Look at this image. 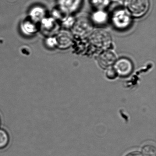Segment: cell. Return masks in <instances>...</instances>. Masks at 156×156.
Wrapping results in <instances>:
<instances>
[{
	"label": "cell",
	"mask_w": 156,
	"mask_h": 156,
	"mask_svg": "<svg viewBox=\"0 0 156 156\" xmlns=\"http://www.w3.org/2000/svg\"><path fill=\"white\" fill-rule=\"evenodd\" d=\"M75 19H74L73 17L68 15L64 20L62 21L63 24L64 26L67 28H71L74 23Z\"/></svg>",
	"instance_id": "cell-13"
},
{
	"label": "cell",
	"mask_w": 156,
	"mask_h": 156,
	"mask_svg": "<svg viewBox=\"0 0 156 156\" xmlns=\"http://www.w3.org/2000/svg\"><path fill=\"white\" fill-rule=\"evenodd\" d=\"M109 6V18L113 25L116 29L123 30L126 29L131 22V16L125 9L117 2L110 3Z\"/></svg>",
	"instance_id": "cell-1"
},
{
	"label": "cell",
	"mask_w": 156,
	"mask_h": 156,
	"mask_svg": "<svg viewBox=\"0 0 156 156\" xmlns=\"http://www.w3.org/2000/svg\"><path fill=\"white\" fill-rule=\"evenodd\" d=\"M106 75L107 77L110 80H114L118 76L115 70L113 67L108 68L106 73Z\"/></svg>",
	"instance_id": "cell-14"
},
{
	"label": "cell",
	"mask_w": 156,
	"mask_h": 156,
	"mask_svg": "<svg viewBox=\"0 0 156 156\" xmlns=\"http://www.w3.org/2000/svg\"><path fill=\"white\" fill-rule=\"evenodd\" d=\"M0 124H1V118H0Z\"/></svg>",
	"instance_id": "cell-16"
},
{
	"label": "cell",
	"mask_w": 156,
	"mask_h": 156,
	"mask_svg": "<svg viewBox=\"0 0 156 156\" xmlns=\"http://www.w3.org/2000/svg\"><path fill=\"white\" fill-rule=\"evenodd\" d=\"M9 141V134L6 130L0 129V149L7 147Z\"/></svg>",
	"instance_id": "cell-12"
},
{
	"label": "cell",
	"mask_w": 156,
	"mask_h": 156,
	"mask_svg": "<svg viewBox=\"0 0 156 156\" xmlns=\"http://www.w3.org/2000/svg\"><path fill=\"white\" fill-rule=\"evenodd\" d=\"M115 54L110 50L102 51L98 57V62L103 68L112 67L117 61Z\"/></svg>",
	"instance_id": "cell-6"
},
{
	"label": "cell",
	"mask_w": 156,
	"mask_h": 156,
	"mask_svg": "<svg viewBox=\"0 0 156 156\" xmlns=\"http://www.w3.org/2000/svg\"><path fill=\"white\" fill-rule=\"evenodd\" d=\"M125 9L131 16L139 18L144 16L149 9V0H125Z\"/></svg>",
	"instance_id": "cell-4"
},
{
	"label": "cell",
	"mask_w": 156,
	"mask_h": 156,
	"mask_svg": "<svg viewBox=\"0 0 156 156\" xmlns=\"http://www.w3.org/2000/svg\"><path fill=\"white\" fill-rule=\"evenodd\" d=\"M88 44L94 49L101 51L109 50L112 45V39L108 32L97 30L92 32L88 37Z\"/></svg>",
	"instance_id": "cell-2"
},
{
	"label": "cell",
	"mask_w": 156,
	"mask_h": 156,
	"mask_svg": "<svg viewBox=\"0 0 156 156\" xmlns=\"http://www.w3.org/2000/svg\"><path fill=\"white\" fill-rule=\"evenodd\" d=\"M82 2V0H61V10L69 15L79 9Z\"/></svg>",
	"instance_id": "cell-8"
},
{
	"label": "cell",
	"mask_w": 156,
	"mask_h": 156,
	"mask_svg": "<svg viewBox=\"0 0 156 156\" xmlns=\"http://www.w3.org/2000/svg\"><path fill=\"white\" fill-rule=\"evenodd\" d=\"M125 156H143L141 152L137 151H132L127 154Z\"/></svg>",
	"instance_id": "cell-15"
},
{
	"label": "cell",
	"mask_w": 156,
	"mask_h": 156,
	"mask_svg": "<svg viewBox=\"0 0 156 156\" xmlns=\"http://www.w3.org/2000/svg\"><path fill=\"white\" fill-rule=\"evenodd\" d=\"M109 15L104 10H97L92 15L91 21L92 23L97 25H104L107 23Z\"/></svg>",
	"instance_id": "cell-9"
},
{
	"label": "cell",
	"mask_w": 156,
	"mask_h": 156,
	"mask_svg": "<svg viewBox=\"0 0 156 156\" xmlns=\"http://www.w3.org/2000/svg\"><path fill=\"white\" fill-rule=\"evenodd\" d=\"M93 29L91 20L86 17H80L76 19L71 28L72 35L77 40H84L93 32Z\"/></svg>",
	"instance_id": "cell-3"
},
{
	"label": "cell",
	"mask_w": 156,
	"mask_h": 156,
	"mask_svg": "<svg viewBox=\"0 0 156 156\" xmlns=\"http://www.w3.org/2000/svg\"><path fill=\"white\" fill-rule=\"evenodd\" d=\"M141 153L143 156H156V147L151 145H145L141 149Z\"/></svg>",
	"instance_id": "cell-11"
},
{
	"label": "cell",
	"mask_w": 156,
	"mask_h": 156,
	"mask_svg": "<svg viewBox=\"0 0 156 156\" xmlns=\"http://www.w3.org/2000/svg\"><path fill=\"white\" fill-rule=\"evenodd\" d=\"M90 2L97 10H100L108 7L110 3V0H90Z\"/></svg>",
	"instance_id": "cell-10"
},
{
	"label": "cell",
	"mask_w": 156,
	"mask_h": 156,
	"mask_svg": "<svg viewBox=\"0 0 156 156\" xmlns=\"http://www.w3.org/2000/svg\"><path fill=\"white\" fill-rule=\"evenodd\" d=\"M55 39L56 46L61 50L68 49L74 43L73 37L72 34L65 31L59 33Z\"/></svg>",
	"instance_id": "cell-7"
},
{
	"label": "cell",
	"mask_w": 156,
	"mask_h": 156,
	"mask_svg": "<svg viewBox=\"0 0 156 156\" xmlns=\"http://www.w3.org/2000/svg\"><path fill=\"white\" fill-rule=\"evenodd\" d=\"M113 68L118 75L120 77H127L130 75L133 70V65L131 61L126 58H121L117 60Z\"/></svg>",
	"instance_id": "cell-5"
}]
</instances>
